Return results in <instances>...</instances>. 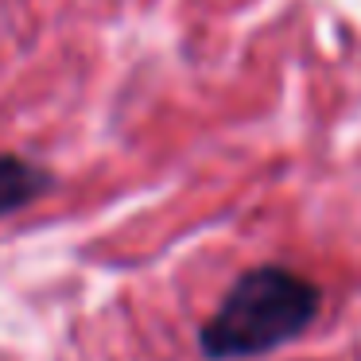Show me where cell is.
I'll use <instances>...</instances> for the list:
<instances>
[{"label":"cell","mask_w":361,"mask_h":361,"mask_svg":"<svg viewBox=\"0 0 361 361\" xmlns=\"http://www.w3.org/2000/svg\"><path fill=\"white\" fill-rule=\"evenodd\" d=\"M47 187H51V175L43 167L27 164L20 156H0V218L24 210Z\"/></svg>","instance_id":"7a4b0ae2"},{"label":"cell","mask_w":361,"mask_h":361,"mask_svg":"<svg viewBox=\"0 0 361 361\" xmlns=\"http://www.w3.org/2000/svg\"><path fill=\"white\" fill-rule=\"evenodd\" d=\"M322 291L311 280L288 272V268H252L218 303L214 319L202 326L198 345L210 361H245L272 353L295 342L314 322Z\"/></svg>","instance_id":"6da1fadb"}]
</instances>
